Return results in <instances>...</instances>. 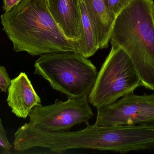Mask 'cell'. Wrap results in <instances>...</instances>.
<instances>
[{"mask_svg": "<svg viewBox=\"0 0 154 154\" xmlns=\"http://www.w3.org/2000/svg\"><path fill=\"white\" fill-rule=\"evenodd\" d=\"M14 137V147L18 152L39 147L58 153L82 148L125 154L138 151L143 140V131L137 125L89 124L75 132L53 133L35 128L29 123L18 128Z\"/></svg>", "mask_w": 154, "mask_h": 154, "instance_id": "1", "label": "cell"}, {"mask_svg": "<svg viewBox=\"0 0 154 154\" xmlns=\"http://www.w3.org/2000/svg\"><path fill=\"white\" fill-rule=\"evenodd\" d=\"M3 30L14 51L32 56L75 51L50 12L47 0H23L1 16Z\"/></svg>", "mask_w": 154, "mask_h": 154, "instance_id": "2", "label": "cell"}, {"mask_svg": "<svg viewBox=\"0 0 154 154\" xmlns=\"http://www.w3.org/2000/svg\"><path fill=\"white\" fill-rule=\"evenodd\" d=\"M153 0H132L116 17L109 41L129 56L143 86L154 91Z\"/></svg>", "mask_w": 154, "mask_h": 154, "instance_id": "3", "label": "cell"}, {"mask_svg": "<svg viewBox=\"0 0 154 154\" xmlns=\"http://www.w3.org/2000/svg\"><path fill=\"white\" fill-rule=\"evenodd\" d=\"M34 67V74L42 76L68 99L88 96L98 73L91 61L75 51L41 55Z\"/></svg>", "mask_w": 154, "mask_h": 154, "instance_id": "4", "label": "cell"}, {"mask_svg": "<svg viewBox=\"0 0 154 154\" xmlns=\"http://www.w3.org/2000/svg\"><path fill=\"white\" fill-rule=\"evenodd\" d=\"M111 46L88 96L89 103L97 108L110 105L143 86L141 78L126 52L116 45Z\"/></svg>", "mask_w": 154, "mask_h": 154, "instance_id": "5", "label": "cell"}, {"mask_svg": "<svg viewBox=\"0 0 154 154\" xmlns=\"http://www.w3.org/2000/svg\"><path fill=\"white\" fill-rule=\"evenodd\" d=\"M93 116L88 96L69 98L66 101L57 99L51 105L35 107L29 115V124L43 131L64 133L82 123L88 125Z\"/></svg>", "mask_w": 154, "mask_h": 154, "instance_id": "6", "label": "cell"}, {"mask_svg": "<svg viewBox=\"0 0 154 154\" xmlns=\"http://www.w3.org/2000/svg\"><path fill=\"white\" fill-rule=\"evenodd\" d=\"M94 124L100 126L154 124V93L128 94L114 103L97 108Z\"/></svg>", "mask_w": 154, "mask_h": 154, "instance_id": "7", "label": "cell"}, {"mask_svg": "<svg viewBox=\"0 0 154 154\" xmlns=\"http://www.w3.org/2000/svg\"><path fill=\"white\" fill-rule=\"evenodd\" d=\"M7 91L8 105L20 118H27L35 107L42 105L40 98L24 72H21L11 80Z\"/></svg>", "mask_w": 154, "mask_h": 154, "instance_id": "8", "label": "cell"}, {"mask_svg": "<svg viewBox=\"0 0 154 154\" xmlns=\"http://www.w3.org/2000/svg\"><path fill=\"white\" fill-rule=\"evenodd\" d=\"M51 15L67 38L71 40L80 39L81 14L79 0H47Z\"/></svg>", "mask_w": 154, "mask_h": 154, "instance_id": "9", "label": "cell"}, {"mask_svg": "<svg viewBox=\"0 0 154 154\" xmlns=\"http://www.w3.org/2000/svg\"><path fill=\"white\" fill-rule=\"evenodd\" d=\"M79 1L82 34L79 39L73 40V45L76 52L88 58L100 49L98 32L94 18L89 11L85 0Z\"/></svg>", "mask_w": 154, "mask_h": 154, "instance_id": "10", "label": "cell"}, {"mask_svg": "<svg viewBox=\"0 0 154 154\" xmlns=\"http://www.w3.org/2000/svg\"><path fill=\"white\" fill-rule=\"evenodd\" d=\"M94 18L98 32L100 49L108 47L109 36L116 17L109 11L105 0H85Z\"/></svg>", "mask_w": 154, "mask_h": 154, "instance_id": "11", "label": "cell"}, {"mask_svg": "<svg viewBox=\"0 0 154 154\" xmlns=\"http://www.w3.org/2000/svg\"><path fill=\"white\" fill-rule=\"evenodd\" d=\"M132 0H105L109 11L116 17L121 11Z\"/></svg>", "mask_w": 154, "mask_h": 154, "instance_id": "12", "label": "cell"}, {"mask_svg": "<svg viewBox=\"0 0 154 154\" xmlns=\"http://www.w3.org/2000/svg\"><path fill=\"white\" fill-rule=\"evenodd\" d=\"M11 80L5 68L0 65V90L2 92L7 91Z\"/></svg>", "mask_w": 154, "mask_h": 154, "instance_id": "13", "label": "cell"}, {"mask_svg": "<svg viewBox=\"0 0 154 154\" xmlns=\"http://www.w3.org/2000/svg\"><path fill=\"white\" fill-rule=\"evenodd\" d=\"M0 147L9 151L11 145L7 138V133L5 129L2 121L0 117Z\"/></svg>", "mask_w": 154, "mask_h": 154, "instance_id": "14", "label": "cell"}, {"mask_svg": "<svg viewBox=\"0 0 154 154\" xmlns=\"http://www.w3.org/2000/svg\"><path fill=\"white\" fill-rule=\"evenodd\" d=\"M23 0H3V8L5 11H8L14 6L17 5Z\"/></svg>", "mask_w": 154, "mask_h": 154, "instance_id": "15", "label": "cell"}, {"mask_svg": "<svg viewBox=\"0 0 154 154\" xmlns=\"http://www.w3.org/2000/svg\"><path fill=\"white\" fill-rule=\"evenodd\" d=\"M153 16H154V4L153 5Z\"/></svg>", "mask_w": 154, "mask_h": 154, "instance_id": "16", "label": "cell"}]
</instances>
